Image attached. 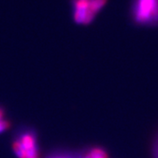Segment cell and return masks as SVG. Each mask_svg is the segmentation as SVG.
I'll return each mask as SVG.
<instances>
[{
  "instance_id": "cell-1",
  "label": "cell",
  "mask_w": 158,
  "mask_h": 158,
  "mask_svg": "<svg viewBox=\"0 0 158 158\" xmlns=\"http://www.w3.org/2000/svg\"><path fill=\"white\" fill-rule=\"evenodd\" d=\"M106 2L107 0H69L73 22L79 26L90 25Z\"/></svg>"
},
{
  "instance_id": "cell-2",
  "label": "cell",
  "mask_w": 158,
  "mask_h": 158,
  "mask_svg": "<svg viewBox=\"0 0 158 158\" xmlns=\"http://www.w3.org/2000/svg\"><path fill=\"white\" fill-rule=\"evenodd\" d=\"M133 19L138 25H158V0H135Z\"/></svg>"
},
{
  "instance_id": "cell-3",
  "label": "cell",
  "mask_w": 158,
  "mask_h": 158,
  "mask_svg": "<svg viewBox=\"0 0 158 158\" xmlns=\"http://www.w3.org/2000/svg\"><path fill=\"white\" fill-rule=\"evenodd\" d=\"M13 150L19 158H39L35 135L30 131L22 133L13 142Z\"/></svg>"
},
{
  "instance_id": "cell-4",
  "label": "cell",
  "mask_w": 158,
  "mask_h": 158,
  "mask_svg": "<svg viewBox=\"0 0 158 158\" xmlns=\"http://www.w3.org/2000/svg\"><path fill=\"white\" fill-rule=\"evenodd\" d=\"M87 158H108L106 152L101 148H93L88 154L85 155Z\"/></svg>"
},
{
  "instance_id": "cell-5",
  "label": "cell",
  "mask_w": 158,
  "mask_h": 158,
  "mask_svg": "<svg viewBox=\"0 0 158 158\" xmlns=\"http://www.w3.org/2000/svg\"><path fill=\"white\" fill-rule=\"evenodd\" d=\"M4 115H5V113H4V110L3 109H0V133L3 132L4 130H6L9 126H10V123L4 119Z\"/></svg>"
}]
</instances>
